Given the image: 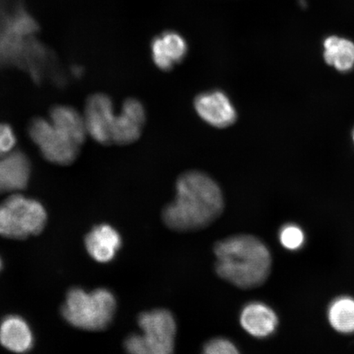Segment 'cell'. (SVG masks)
I'll list each match as a JSON object with an SVG mask.
<instances>
[{
    "label": "cell",
    "instance_id": "cell-5",
    "mask_svg": "<svg viewBox=\"0 0 354 354\" xmlns=\"http://www.w3.org/2000/svg\"><path fill=\"white\" fill-rule=\"evenodd\" d=\"M47 221L41 203L20 194L0 205V236L12 240H25L41 233Z\"/></svg>",
    "mask_w": 354,
    "mask_h": 354
},
{
    "label": "cell",
    "instance_id": "cell-7",
    "mask_svg": "<svg viewBox=\"0 0 354 354\" xmlns=\"http://www.w3.org/2000/svg\"><path fill=\"white\" fill-rule=\"evenodd\" d=\"M115 116L113 102L109 96L104 94L91 96L86 102L84 118L87 133L102 145L112 143L111 130Z\"/></svg>",
    "mask_w": 354,
    "mask_h": 354
},
{
    "label": "cell",
    "instance_id": "cell-17",
    "mask_svg": "<svg viewBox=\"0 0 354 354\" xmlns=\"http://www.w3.org/2000/svg\"><path fill=\"white\" fill-rule=\"evenodd\" d=\"M328 318L331 326L340 333L354 332V299H336L330 307Z\"/></svg>",
    "mask_w": 354,
    "mask_h": 354
},
{
    "label": "cell",
    "instance_id": "cell-2",
    "mask_svg": "<svg viewBox=\"0 0 354 354\" xmlns=\"http://www.w3.org/2000/svg\"><path fill=\"white\" fill-rule=\"evenodd\" d=\"M215 270L218 277L241 290H254L271 275L272 254L259 238L236 234L215 243Z\"/></svg>",
    "mask_w": 354,
    "mask_h": 354
},
{
    "label": "cell",
    "instance_id": "cell-6",
    "mask_svg": "<svg viewBox=\"0 0 354 354\" xmlns=\"http://www.w3.org/2000/svg\"><path fill=\"white\" fill-rule=\"evenodd\" d=\"M28 132L48 161L55 165H68L77 157L79 145L46 119L35 118L30 123Z\"/></svg>",
    "mask_w": 354,
    "mask_h": 354
},
{
    "label": "cell",
    "instance_id": "cell-4",
    "mask_svg": "<svg viewBox=\"0 0 354 354\" xmlns=\"http://www.w3.org/2000/svg\"><path fill=\"white\" fill-rule=\"evenodd\" d=\"M138 325L142 333L131 334L124 342L128 354H175L177 326L169 310L143 312L138 317Z\"/></svg>",
    "mask_w": 354,
    "mask_h": 354
},
{
    "label": "cell",
    "instance_id": "cell-3",
    "mask_svg": "<svg viewBox=\"0 0 354 354\" xmlns=\"http://www.w3.org/2000/svg\"><path fill=\"white\" fill-rule=\"evenodd\" d=\"M116 310V298L109 290L100 288L87 292L73 288L66 294L62 315L76 328L100 331L112 323Z\"/></svg>",
    "mask_w": 354,
    "mask_h": 354
},
{
    "label": "cell",
    "instance_id": "cell-10",
    "mask_svg": "<svg viewBox=\"0 0 354 354\" xmlns=\"http://www.w3.org/2000/svg\"><path fill=\"white\" fill-rule=\"evenodd\" d=\"M30 162L24 153L15 151L0 158V194L24 189L28 184Z\"/></svg>",
    "mask_w": 354,
    "mask_h": 354
},
{
    "label": "cell",
    "instance_id": "cell-16",
    "mask_svg": "<svg viewBox=\"0 0 354 354\" xmlns=\"http://www.w3.org/2000/svg\"><path fill=\"white\" fill-rule=\"evenodd\" d=\"M324 59L327 64L335 66L340 72H347L354 66V43L335 35L326 38Z\"/></svg>",
    "mask_w": 354,
    "mask_h": 354
},
{
    "label": "cell",
    "instance_id": "cell-1",
    "mask_svg": "<svg viewBox=\"0 0 354 354\" xmlns=\"http://www.w3.org/2000/svg\"><path fill=\"white\" fill-rule=\"evenodd\" d=\"M175 201L162 210L163 223L179 233L201 231L223 214L225 202L218 183L205 172L189 171L176 184Z\"/></svg>",
    "mask_w": 354,
    "mask_h": 354
},
{
    "label": "cell",
    "instance_id": "cell-11",
    "mask_svg": "<svg viewBox=\"0 0 354 354\" xmlns=\"http://www.w3.org/2000/svg\"><path fill=\"white\" fill-rule=\"evenodd\" d=\"M88 254L96 262L107 263L116 256L122 245L120 234L111 225L101 224L93 228L85 239Z\"/></svg>",
    "mask_w": 354,
    "mask_h": 354
},
{
    "label": "cell",
    "instance_id": "cell-15",
    "mask_svg": "<svg viewBox=\"0 0 354 354\" xmlns=\"http://www.w3.org/2000/svg\"><path fill=\"white\" fill-rule=\"evenodd\" d=\"M50 118L57 130L79 146L85 141L87 133L85 120L74 109L69 106H55L51 110Z\"/></svg>",
    "mask_w": 354,
    "mask_h": 354
},
{
    "label": "cell",
    "instance_id": "cell-22",
    "mask_svg": "<svg viewBox=\"0 0 354 354\" xmlns=\"http://www.w3.org/2000/svg\"><path fill=\"white\" fill-rule=\"evenodd\" d=\"M353 140H354V135H353Z\"/></svg>",
    "mask_w": 354,
    "mask_h": 354
},
{
    "label": "cell",
    "instance_id": "cell-19",
    "mask_svg": "<svg viewBox=\"0 0 354 354\" xmlns=\"http://www.w3.org/2000/svg\"><path fill=\"white\" fill-rule=\"evenodd\" d=\"M201 354H241L231 340L224 337H216L206 342Z\"/></svg>",
    "mask_w": 354,
    "mask_h": 354
},
{
    "label": "cell",
    "instance_id": "cell-9",
    "mask_svg": "<svg viewBox=\"0 0 354 354\" xmlns=\"http://www.w3.org/2000/svg\"><path fill=\"white\" fill-rule=\"evenodd\" d=\"M146 120L144 106L139 100L128 99L124 102L122 113L115 116L111 130L112 143L130 145L140 137Z\"/></svg>",
    "mask_w": 354,
    "mask_h": 354
},
{
    "label": "cell",
    "instance_id": "cell-18",
    "mask_svg": "<svg viewBox=\"0 0 354 354\" xmlns=\"http://www.w3.org/2000/svg\"><path fill=\"white\" fill-rule=\"evenodd\" d=\"M280 241L286 249L296 250L303 245L304 234L297 225H287L281 231Z\"/></svg>",
    "mask_w": 354,
    "mask_h": 354
},
{
    "label": "cell",
    "instance_id": "cell-13",
    "mask_svg": "<svg viewBox=\"0 0 354 354\" xmlns=\"http://www.w3.org/2000/svg\"><path fill=\"white\" fill-rule=\"evenodd\" d=\"M34 337L32 330L24 318L10 315L0 323V344L10 352L26 353L32 349Z\"/></svg>",
    "mask_w": 354,
    "mask_h": 354
},
{
    "label": "cell",
    "instance_id": "cell-20",
    "mask_svg": "<svg viewBox=\"0 0 354 354\" xmlns=\"http://www.w3.org/2000/svg\"><path fill=\"white\" fill-rule=\"evenodd\" d=\"M16 144V136L10 126L0 124V155L10 153Z\"/></svg>",
    "mask_w": 354,
    "mask_h": 354
},
{
    "label": "cell",
    "instance_id": "cell-12",
    "mask_svg": "<svg viewBox=\"0 0 354 354\" xmlns=\"http://www.w3.org/2000/svg\"><path fill=\"white\" fill-rule=\"evenodd\" d=\"M278 322L276 313L259 302L248 304L242 309L240 317L243 329L256 338H265L273 334Z\"/></svg>",
    "mask_w": 354,
    "mask_h": 354
},
{
    "label": "cell",
    "instance_id": "cell-21",
    "mask_svg": "<svg viewBox=\"0 0 354 354\" xmlns=\"http://www.w3.org/2000/svg\"><path fill=\"white\" fill-rule=\"evenodd\" d=\"M2 268V260L0 259V270Z\"/></svg>",
    "mask_w": 354,
    "mask_h": 354
},
{
    "label": "cell",
    "instance_id": "cell-8",
    "mask_svg": "<svg viewBox=\"0 0 354 354\" xmlns=\"http://www.w3.org/2000/svg\"><path fill=\"white\" fill-rule=\"evenodd\" d=\"M194 108L203 120L218 128L233 125L237 113L224 92L212 91L199 94L194 100Z\"/></svg>",
    "mask_w": 354,
    "mask_h": 354
},
{
    "label": "cell",
    "instance_id": "cell-14",
    "mask_svg": "<svg viewBox=\"0 0 354 354\" xmlns=\"http://www.w3.org/2000/svg\"><path fill=\"white\" fill-rule=\"evenodd\" d=\"M187 53V44L179 34L165 32L152 42L155 64L163 71H169L175 64L183 61Z\"/></svg>",
    "mask_w": 354,
    "mask_h": 354
}]
</instances>
